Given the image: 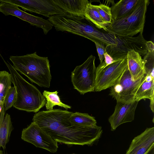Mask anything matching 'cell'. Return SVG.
Masks as SVG:
<instances>
[{"instance_id": "1", "label": "cell", "mask_w": 154, "mask_h": 154, "mask_svg": "<svg viewBox=\"0 0 154 154\" xmlns=\"http://www.w3.org/2000/svg\"><path fill=\"white\" fill-rule=\"evenodd\" d=\"M72 113L60 109L40 111L34 115L32 121L57 142L70 146L92 145L101 135L102 127L75 125L69 120Z\"/></svg>"}, {"instance_id": "2", "label": "cell", "mask_w": 154, "mask_h": 154, "mask_svg": "<svg viewBox=\"0 0 154 154\" xmlns=\"http://www.w3.org/2000/svg\"><path fill=\"white\" fill-rule=\"evenodd\" d=\"M48 20L57 31H66L88 38L94 43L107 45L112 35L97 27L84 16L77 17L66 14L48 17Z\"/></svg>"}, {"instance_id": "3", "label": "cell", "mask_w": 154, "mask_h": 154, "mask_svg": "<svg viewBox=\"0 0 154 154\" xmlns=\"http://www.w3.org/2000/svg\"><path fill=\"white\" fill-rule=\"evenodd\" d=\"M9 59L14 68L32 82L42 87H50L51 76L48 57L39 56L35 52L21 56H11Z\"/></svg>"}, {"instance_id": "4", "label": "cell", "mask_w": 154, "mask_h": 154, "mask_svg": "<svg viewBox=\"0 0 154 154\" xmlns=\"http://www.w3.org/2000/svg\"><path fill=\"white\" fill-rule=\"evenodd\" d=\"M4 62L11 75L12 82L16 92L13 106L27 112H37L45 105L46 100L35 86L26 81L8 61Z\"/></svg>"}, {"instance_id": "5", "label": "cell", "mask_w": 154, "mask_h": 154, "mask_svg": "<svg viewBox=\"0 0 154 154\" xmlns=\"http://www.w3.org/2000/svg\"><path fill=\"white\" fill-rule=\"evenodd\" d=\"M149 0H139L133 10L128 15L112 20L106 26L108 32L116 36H133L143 32Z\"/></svg>"}, {"instance_id": "6", "label": "cell", "mask_w": 154, "mask_h": 154, "mask_svg": "<svg viewBox=\"0 0 154 154\" xmlns=\"http://www.w3.org/2000/svg\"><path fill=\"white\" fill-rule=\"evenodd\" d=\"M95 58V56L91 55L83 63L77 66L71 72V81L74 88L82 94L94 91Z\"/></svg>"}, {"instance_id": "7", "label": "cell", "mask_w": 154, "mask_h": 154, "mask_svg": "<svg viewBox=\"0 0 154 154\" xmlns=\"http://www.w3.org/2000/svg\"><path fill=\"white\" fill-rule=\"evenodd\" d=\"M142 32L136 37L116 36V45L106 46V52L114 60L126 59L128 52L134 51L141 56L147 53L145 45L146 41Z\"/></svg>"}, {"instance_id": "8", "label": "cell", "mask_w": 154, "mask_h": 154, "mask_svg": "<svg viewBox=\"0 0 154 154\" xmlns=\"http://www.w3.org/2000/svg\"><path fill=\"white\" fill-rule=\"evenodd\" d=\"M128 67L126 59L115 61L101 69H96L94 91L99 92L114 85Z\"/></svg>"}, {"instance_id": "9", "label": "cell", "mask_w": 154, "mask_h": 154, "mask_svg": "<svg viewBox=\"0 0 154 154\" xmlns=\"http://www.w3.org/2000/svg\"><path fill=\"white\" fill-rule=\"evenodd\" d=\"M145 75L141 79L134 81L128 67L119 80L111 87L109 94L117 102L129 103L134 101L135 94L144 81Z\"/></svg>"}, {"instance_id": "10", "label": "cell", "mask_w": 154, "mask_h": 154, "mask_svg": "<svg viewBox=\"0 0 154 154\" xmlns=\"http://www.w3.org/2000/svg\"><path fill=\"white\" fill-rule=\"evenodd\" d=\"M21 139L36 147L52 152H57V142L53 139L37 124L32 122L22 131Z\"/></svg>"}, {"instance_id": "11", "label": "cell", "mask_w": 154, "mask_h": 154, "mask_svg": "<svg viewBox=\"0 0 154 154\" xmlns=\"http://www.w3.org/2000/svg\"><path fill=\"white\" fill-rule=\"evenodd\" d=\"M0 0L15 5L25 11L36 13L46 17L66 14L55 4L53 0Z\"/></svg>"}, {"instance_id": "12", "label": "cell", "mask_w": 154, "mask_h": 154, "mask_svg": "<svg viewBox=\"0 0 154 154\" xmlns=\"http://www.w3.org/2000/svg\"><path fill=\"white\" fill-rule=\"evenodd\" d=\"M0 12L5 16L11 15L42 28L46 35L52 28L53 24L48 20L28 14L20 9L17 5L0 0Z\"/></svg>"}, {"instance_id": "13", "label": "cell", "mask_w": 154, "mask_h": 154, "mask_svg": "<svg viewBox=\"0 0 154 154\" xmlns=\"http://www.w3.org/2000/svg\"><path fill=\"white\" fill-rule=\"evenodd\" d=\"M138 102L136 100L129 103L117 102L114 112L108 119L111 131L123 124L134 120Z\"/></svg>"}, {"instance_id": "14", "label": "cell", "mask_w": 154, "mask_h": 154, "mask_svg": "<svg viewBox=\"0 0 154 154\" xmlns=\"http://www.w3.org/2000/svg\"><path fill=\"white\" fill-rule=\"evenodd\" d=\"M154 147V127L147 128L132 140L125 154H146Z\"/></svg>"}, {"instance_id": "15", "label": "cell", "mask_w": 154, "mask_h": 154, "mask_svg": "<svg viewBox=\"0 0 154 154\" xmlns=\"http://www.w3.org/2000/svg\"><path fill=\"white\" fill-rule=\"evenodd\" d=\"M55 4L66 14L77 17L84 16L89 1L88 0H53Z\"/></svg>"}, {"instance_id": "16", "label": "cell", "mask_w": 154, "mask_h": 154, "mask_svg": "<svg viewBox=\"0 0 154 154\" xmlns=\"http://www.w3.org/2000/svg\"><path fill=\"white\" fill-rule=\"evenodd\" d=\"M126 59L128 69L133 80H138L145 74L143 59L138 53L134 51L128 52Z\"/></svg>"}, {"instance_id": "17", "label": "cell", "mask_w": 154, "mask_h": 154, "mask_svg": "<svg viewBox=\"0 0 154 154\" xmlns=\"http://www.w3.org/2000/svg\"><path fill=\"white\" fill-rule=\"evenodd\" d=\"M139 0H121L111 7L112 20L123 17L129 14L134 8Z\"/></svg>"}, {"instance_id": "18", "label": "cell", "mask_w": 154, "mask_h": 154, "mask_svg": "<svg viewBox=\"0 0 154 154\" xmlns=\"http://www.w3.org/2000/svg\"><path fill=\"white\" fill-rule=\"evenodd\" d=\"M84 17L98 28L108 32L106 26L108 25L102 19L95 5H92L90 2L87 4Z\"/></svg>"}, {"instance_id": "19", "label": "cell", "mask_w": 154, "mask_h": 154, "mask_svg": "<svg viewBox=\"0 0 154 154\" xmlns=\"http://www.w3.org/2000/svg\"><path fill=\"white\" fill-rule=\"evenodd\" d=\"M154 80L148 81L144 78L135 96V100L139 102L142 99H154Z\"/></svg>"}, {"instance_id": "20", "label": "cell", "mask_w": 154, "mask_h": 154, "mask_svg": "<svg viewBox=\"0 0 154 154\" xmlns=\"http://www.w3.org/2000/svg\"><path fill=\"white\" fill-rule=\"evenodd\" d=\"M13 129L10 116L7 113L0 128V148L4 149L8 142L11 134Z\"/></svg>"}, {"instance_id": "21", "label": "cell", "mask_w": 154, "mask_h": 154, "mask_svg": "<svg viewBox=\"0 0 154 154\" xmlns=\"http://www.w3.org/2000/svg\"><path fill=\"white\" fill-rule=\"evenodd\" d=\"M69 120L72 124L78 126H90L97 125L94 117L86 113L73 112L70 116Z\"/></svg>"}, {"instance_id": "22", "label": "cell", "mask_w": 154, "mask_h": 154, "mask_svg": "<svg viewBox=\"0 0 154 154\" xmlns=\"http://www.w3.org/2000/svg\"><path fill=\"white\" fill-rule=\"evenodd\" d=\"M58 92L57 91L54 92H50L44 91L43 95L46 99V102L45 105L47 110L53 109L54 106L57 105L63 107L66 109H71V107L63 103L61 101L59 96L58 95Z\"/></svg>"}, {"instance_id": "23", "label": "cell", "mask_w": 154, "mask_h": 154, "mask_svg": "<svg viewBox=\"0 0 154 154\" xmlns=\"http://www.w3.org/2000/svg\"><path fill=\"white\" fill-rule=\"evenodd\" d=\"M12 83L10 73L6 71H0V105H4L5 97Z\"/></svg>"}, {"instance_id": "24", "label": "cell", "mask_w": 154, "mask_h": 154, "mask_svg": "<svg viewBox=\"0 0 154 154\" xmlns=\"http://www.w3.org/2000/svg\"><path fill=\"white\" fill-rule=\"evenodd\" d=\"M143 60L145 75H150L154 77V52H147Z\"/></svg>"}, {"instance_id": "25", "label": "cell", "mask_w": 154, "mask_h": 154, "mask_svg": "<svg viewBox=\"0 0 154 154\" xmlns=\"http://www.w3.org/2000/svg\"><path fill=\"white\" fill-rule=\"evenodd\" d=\"M95 6L103 20L109 26L112 20L111 7L101 4Z\"/></svg>"}, {"instance_id": "26", "label": "cell", "mask_w": 154, "mask_h": 154, "mask_svg": "<svg viewBox=\"0 0 154 154\" xmlns=\"http://www.w3.org/2000/svg\"><path fill=\"white\" fill-rule=\"evenodd\" d=\"M16 97L15 88L14 86L11 87L8 91L5 99L4 105L5 111L13 106Z\"/></svg>"}, {"instance_id": "27", "label": "cell", "mask_w": 154, "mask_h": 154, "mask_svg": "<svg viewBox=\"0 0 154 154\" xmlns=\"http://www.w3.org/2000/svg\"><path fill=\"white\" fill-rule=\"evenodd\" d=\"M104 61L102 63H100V64L96 68V69H101L110 65L116 61V60H114L106 52L104 54Z\"/></svg>"}, {"instance_id": "28", "label": "cell", "mask_w": 154, "mask_h": 154, "mask_svg": "<svg viewBox=\"0 0 154 154\" xmlns=\"http://www.w3.org/2000/svg\"><path fill=\"white\" fill-rule=\"evenodd\" d=\"M97 51L100 63H102L104 59V54L106 52L104 45L100 43L95 42Z\"/></svg>"}, {"instance_id": "29", "label": "cell", "mask_w": 154, "mask_h": 154, "mask_svg": "<svg viewBox=\"0 0 154 154\" xmlns=\"http://www.w3.org/2000/svg\"><path fill=\"white\" fill-rule=\"evenodd\" d=\"M145 45L147 52H154V45L152 42L151 41H147L145 43Z\"/></svg>"}, {"instance_id": "30", "label": "cell", "mask_w": 154, "mask_h": 154, "mask_svg": "<svg viewBox=\"0 0 154 154\" xmlns=\"http://www.w3.org/2000/svg\"><path fill=\"white\" fill-rule=\"evenodd\" d=\"M5 111L4 106L3 107L2 109L0 112V128L3 122L4 116H5Z\"/></svg>"}, {"instance_id": "31", "label": "cell", "mask_w": 154, "mask_h": 154, "mask_svg": "<svg viewBox=\"0 0 154 154\" xmlns=\"http://www.w3.org/2000/svg\"><path fill=\"white\" fill-rule=\"evenodd\" d=\"M146 154H154V147L150 150Z\"/></svg>"}, {"instance_id": "32", "label": "cell", "mask_w": 154, "mask_h": 154, "mask_svg": "<svg viewBox=\"0 0 154 154\" xmlns=\"http://www.w3.org/2000/svg\"><path fill=\"white\" fill-rule=\"evenodd\" d=\"M0 154H2V152L0 151Z\"/></svg>"}, {"instance_id": "33", "label": "cell", "mask_w": 154, "mask_h": 154, "mask_svg": "<svg viewBox=\"0 0 154 154\" xmlns=\"http://www.w3.org/2000/svg\"></svg>"}]
</instances>
